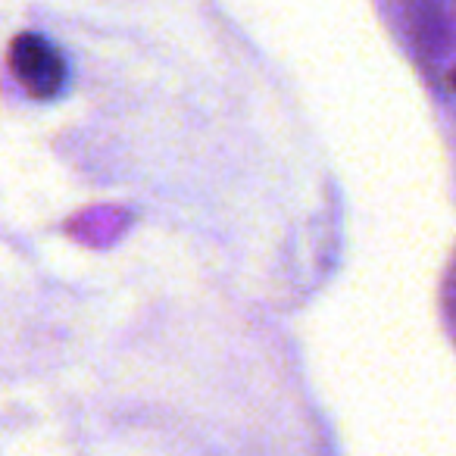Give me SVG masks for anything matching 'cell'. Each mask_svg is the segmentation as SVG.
Returning <instances> with one entry per match:
<instances>
[{
  "label": "cell",
  "mask_w": 456,
  "mask_h": 456,
  "mask_svg": "<svg viewBox=\"0 0 456 456\" xmlns=\"http://www.w3.org/2000/svg\"><path fill=\"white\" fill-rule=\"evenodd\" d=\"M10 72L35 101H51L66 85V60L47 38L22 32L10 45Z\"/></svg>",
  "instance_id": "obj_1"
},
{
  "label": "cell",
  "mask_w": 456,
  "mask_h": 456,
  "mask_svg": "<svg viewBox=\"0 0 456 456\" xmlns=\"http://www.w3.org/2000/svg\"><path fill=\"white\" fill-rule=\"evenodd\" d=\"M450 85H453V88H456V69L450 72Z\"/></svg>",
  "instance_id": "obj_2"
}]
</instances>
